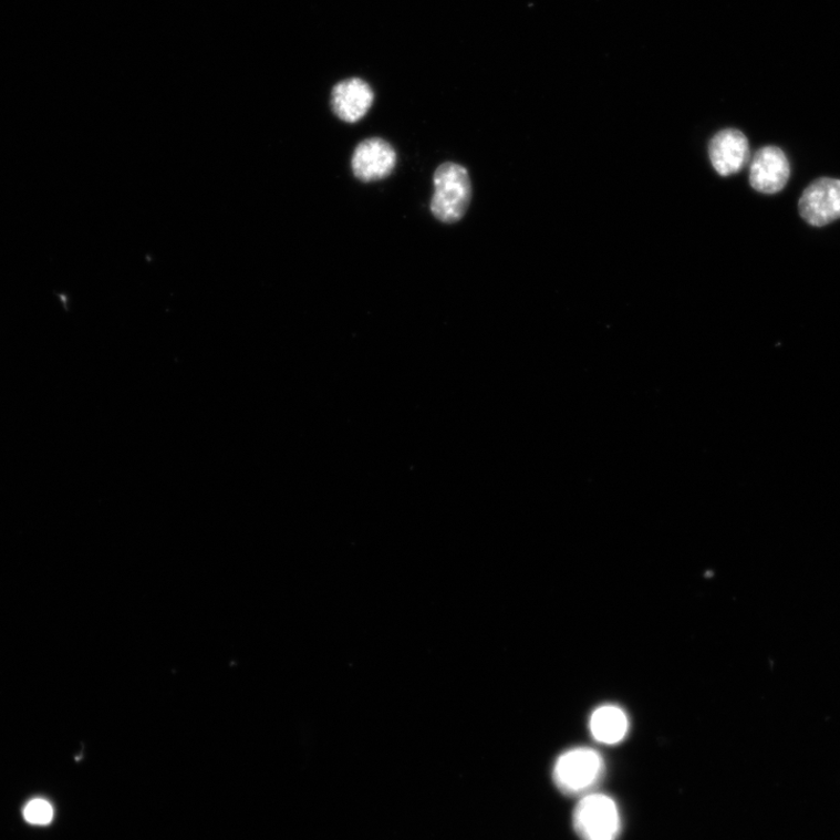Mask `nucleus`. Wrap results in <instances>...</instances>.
<instances>
[{
    "instance_id": "nucleus-10",
    "label": "nucleus",
    "mask_w": 840,
    "mask_h": 840,
    "mask_svg": "<svg viewBox=\"0 0 840 840\" xmlns=\"http://www.w3.org/2000/svg\"><path fill=\"white\" fill-rule=\"evenodd\" d=\"M24 816L29 823L37 826H48L53 820L54 810L48 801L37 799L27 806Z\"/></svg>"
},
{
    "instance_id": "nucleus-1",
    "label": "nucleus",
    "mask_w": 840,
    "mask_h": 840,
    "mask_svg": "<svg viewBox=\"0 0 840 840\" xmlns=\"http://www.w3.org/2000/svg\"><path fill=\"white\" fill-rule=\"evenodd\" d=\"M435 193L431 211L443 224L460 221L471 200V183L467 168L457 163H444L435 172Z\"/></svg>"
},
{
    "instance_id": "nucleus-4",
    "label": "nucleus",
    "mask_w": 840,
    "mask_h": 840,
    "mask_svg": "<svg viewBox=\"0 0 840 840\" xmlns=\"http://www.w3.org/2000/svg\"><path fill=\"white\" fill-rule=\"evenodd\" d=\"M397 162L396 151L382 138L362 141L354 151L352 169L362 183L383 180L392 176Z\"/></svg>"
},
{
    "instance_id": "nucleus-9",
    "label": "nucleus",
    "mask_w": 840,
    "mask_h": 840,
    "mask_svg": "<svg viewBox=\"0 0 840 840\" xmlns=\"http://www.w3.org/2000/svg\"><path fill=\"white\" fill-rule=\"evenodd\" d=\"M590 727L595 740L614 745L626 737L630 724L626 714L621 708L606 705L595 709Z\"/></svg>"
},
{
    "instance_id": "nucleus-2",
    "label": "nucleus",
    "mask_w": 840,
    "mask_h": 840,
    "mask_svg": "<svg viewBox=\"0 0 840 840\" xmlns=\"http://www.w3.org/2000/svg\"><path fill=\"white\" fill-rule=\"evenodd\" d=\"M604 760L590 748H574L560 756L554 764L553 780L567 795L590 791L604 774Z\"/></svg>"
},
{
    "instance_id": "nucleus-7",
    "label": "nucleus",
    "mask_w": 840,
    "mask_h": 840,
    "mask_svg": "<svg viewBox=\"0 0 840 840\" xmlns=\"http://www.w3.org/2000/svg\"><path fill=\"white\" fill-rule=\"evenodd\" d=\"M709 160L722 177L737 175L749 160V144L736 128H726L709 142Z\"/></svg>"
},
{
    "instance_id": "nucleus-6",
    "label": "nucleus",
    "mask_w": 840,
    "mask_h": 840,
    "mask_svg": "<svg viewBox=\"0 0 840 840\" xmlns=\"http://www.w3.org/2000/svg\"><path fill=\"white\" fill-rule=\"evenodd\" d=\"M789 177L790 165L781 148L766 146L754 155L749 174V183L754 189L764 194L779 193L787 185Z\"/></svg>"
},
{
    "instance_id": "nucleus-3",
    "label": "nucleus",
    "mask_w": 840,
    "mask_h": 840,
    "mask_svg": "<svg viewBox=\"0 0 840 840\" xmlns=\"http://www.w3.org/2000/svg\"><path fill=\"white\" fill-rule=\"evenodd\" d=\"M573 826L583 840H616L621 831L618 806L606 795H587L574 809Z\"/></svg>"
},
{
    "instance_id": "nucleus-8",
    "label": "nucleus",
    "mask_w": 840,
    "mask_h": 840,
    "mask_svg": "<svg viewBox=\"0 0 840 840\" xmlns=\"http://www.w3.org/2000/svg\"><path fill=\"white\" fill-rule=\"evenodd\" d=\"M374 98L367 82L357 77L344 80L332 91V110L342 122L356 123L371 111Z\"/></svg>"
},
{
    "instance_id": "nucleus-5",
    "label": "nucleus",
    "mask_w": 840,
    "mask_h": 840,
    "mask_svg": "<svg viewBox=\"0 0 840 840\" xmlns=\"http://www.w3.org/2000/svg\"><path fill=\"white\" fill-rule=\"evenodd\" d=\"M799 209L802 219L815 227L840 219V180L822 178L813 182L803 191Z\"/></svg>"
}]
</instances>
